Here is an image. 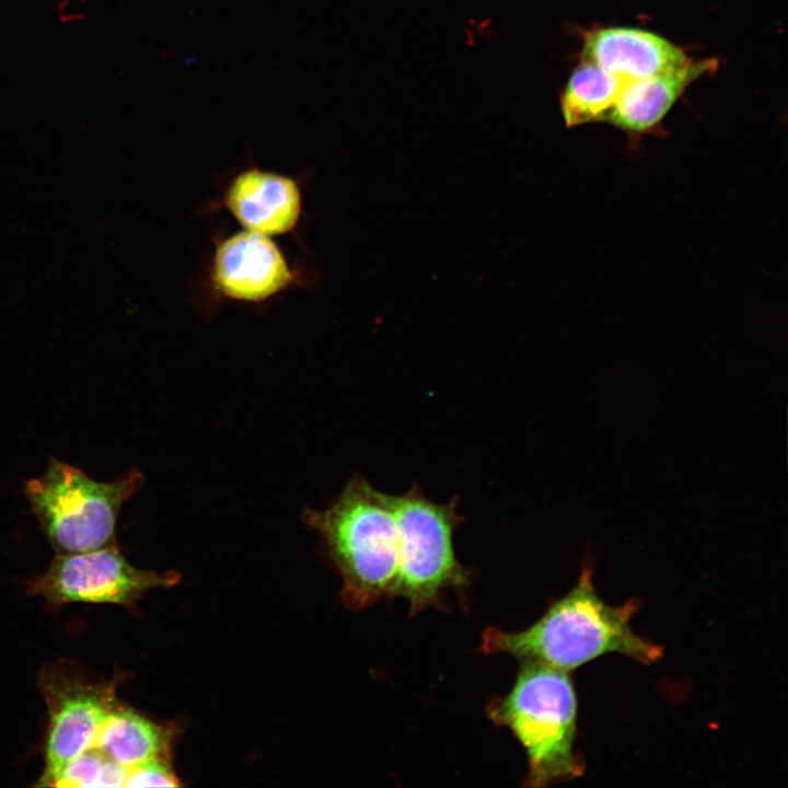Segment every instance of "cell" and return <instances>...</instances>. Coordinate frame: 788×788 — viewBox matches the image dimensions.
I'll return each mask as SVG.
<instances>
[{
    "mask_svg": "<svg viewBox=\"0 0 788 788\" xmlns=\"http://www.w3.org/2000/svg\"><path fill=\"white\" fill-rule=\"evenodd\" d=\"M630 599L622 605L605 603L592 582V563L587 554L577 584L553 603L544 615L520 631L488 627L482 649L505 652L521 662L535 661L569 672L607 653H619L642 664L657 662L662 647L637 635L630 626L639 610Z\"/></svg>",
    "mask_w": 788,
    "mask_h": 788,
    "instance_id": "1",
    "label": "cell"
},
{
    "mask_svg": "<svg viewBox=\"0 0 788 788\" xmlns=\"http://www.w3.org/2000/svg\"><path fill=\"white\" fill-rule=\"evenodd\" d=\"M302 520L318 533L338 569L345 604L361 609L391 593L399 558L392 495L356 474L329 507L306 508Z\"/></svg>",
    "mask_w": 788,
    "mask_h": 788,
    "instance_id": "2",
    "label": "cell"
},
{
    "mask_svg": "<svg viewBox=\"0 0 788 788\" xmlns=\"http://www.w3.org/2000/svg\"><path fill=\"white\" fill-rule=\"evenodd\" d=\"M487 711L523 746L528 787H546L583 774L584 763L575 751L578 700L568 672L523 661L511 691L491 700Z\"/></svg>",
    "mask_w": 788,
    "mask_h": 788,
    "instance_id": "3",
    "label": "cell"
},
{
    "mask_svg": "<svg viewBox=\"0 0 788 788\" xmlns=\"http://www.w3.org/2000/svg\"><path fill=\"white\" fill-rule=\"evenodd\" d=\"M136 470L112 483L50 457L45 473L25 484L31 509L56 554H80L115 544L121 506L143 485Z\"/></svg>",
    "mask_w": 788,
    "mask_h": 788,
    "instance_id": "4",
    "label": "cell"
},
{
    "mask_svg": "<svg viewBox=\"0 0 788 788\" xmlns=\"http://www.w3.org/2000/svg\"><path fill=\"white\" fill-rule=\"evenodd\" d=\"M399 530L398 568L391 595L408 601L413 613L438 602L448 588L466 586L468 572L453 547V533L463 522L457 499L437 503L414 486L392 495Z\"/></svg>",
    "mask_w": 788,
    "mask_h": 788,
    "instance_id": "5",
    "label": "cell"
},
{
    "mask_svg": "<svg viewBox=\"0 0 788 788\" xmlns=\"http://www.w3.org/2000/svg\"><path fill=\"white\" fill-rule=\"evenodd\" d=\"M170 570H141L128 563L115 544L80 554H56L47 570L27 582V592L51 605L112 603L134 605L153 588L179 581Z\"/></svg>",
    "mask_w": 788,
    "mask_h": 788,
    "instance_id": "6",
    "label": "cell"
},
{
    "mask_svg": "<svg viewBox=\"0 0 788 788\" xmlns=\"http://www.w3.org/2000/svg\"><path fill=\"white\" fill-rule=\"evenodd\" d=\"M42 688L49 716L45 767L38 783L45 786L65 764L93 749L117 702L107 685L88 682L62 670L43 674Z\"/></svg>",
    "mask_w": 788,
    "mask_h": 788,
    "instance_id": "7",
    "label": "cell"
},
{
    "mask_svg": "<svg viewBox=\"0 0 788 788\" xmlns=\"http://www.w3.org/2000/svg\"><path fill=\"white\" fill-rule=\"evenodd\" d=\"M582 58L625 81L676 72L692 63L681 47L662 36L619 26L589 32Z\"/></svg>",
    "mask_w": 788,
    "mask_h": 788,
    "instance_id": "8",
    "label": "cell"
},
{
    "mask_svg": "<svg viewBox=\"0 0 788 788\" xmlns=\"http://www.w3.org/2000/svg\"><path fill=\"white\" fill-rule=\"evenodd\" d=\"M213 277L228 297L259 301L287 287L289 267L267 235L244 231L222 242L215 255Z\"/></svg>",
    "mask_w": 788,
    "mask_h": 788,
    "instance_id": "9",
    "label": "cell"
},
{
    "mask_svg": "<svg viewBox=\"0 0 788 788\" xmlns=\"http://www.w3.org/2000/svg\"><path fill=\"white\" fill-rule=\"evenodd\" d=\"M225 204L246 230L267 236L294 228L301 210L294 181L259 170L236 176L228 188Z\"/></svg>",
    "mask_w": 788,
    "mask_h": 788,
    "instance_id": "10",
    "label": "cell"
},
{
    "mask_svg": "<svg viewBox=\"0 0 788 788\" xmlns=\"http://www.w3.org/2000/svg\"><path fill=\"white\" fill-rule=\"evenodd\" d=\"M712 61L690 63L665 74L626 81L605 121L629 134L653 130L685 89L711 68Z\"/></svg>",
    "mask_w": 788,
    "mask_h": 788,
    "instance_id": "11",
    "label": "cell"
},
{
    "mask_svg": "<svg viewBox=\"0 0 788 788\" xmlns=\"http://www.w3.org/2000/svg\"><path fill=\"white\" fill-rule=\"evenodd\" d=\"M170 733L137 711L118 703L104 721L93 749L125 768L165 758Z\"/></svg>",
    "mask_w": 788,
    "mask_h": 788,
    "instance_id": "12",
    "label": "cell"
},
{
    "mask_svg": "<svg viewBox=\"0 0 788 788\" xmlns=\"http://www.w3.org/2000/svg\"><path fill=\"white\" fill-rule=\"evenodd\" d=\"M626 81L605 69L582 61L560 94V109L568 127L605 121Z\"/></svg>",
    "mask_w": 788,
    "mask_h": 788,
    "instance_id": "13",
    "label": "cell"
},
{
    "mask_svg": "<svg viewBox=\"0 0 788 788\" xmlns=\"http://www.w3.org/2000/svg\"><path fill=\"white\" fill-rule=\"evenodd\" d=\"M127 768L90 749L65 764L45 786L125 787Z\"/></svg>",
    "mask_w": 788,
    "mask_h": 788,
    "instance_id": "14",
    "label": "cell"
},
{
    "mask_svg": "<svg viewBox=\"0 0 788 788\" xmlns=\"http://www.w3.org/2000/svg\"><path fill=\"white\" fill-rule=\"evenodd\" d=\"M181 786L165 758H157L127 769L125 787Z\"/></svg>",
    "mask_w": 788,
    "mask_h": 788,
    "instance_id": "15",
    "label": "cell"
},
{
    "mask_svg": "<svg viewBox=\"0 0 788 788\" xmlns=\"http://www.w3.org/2000/svg\"><path fill=\"white\" fill-rule=\"evenodd\" d=\"M88 0H60L57 15L62 23L80 22L86 18L83 11Z\"/></svg>",
    "mask_w": 788,
    "mask_h": 788,
    "instance_id": "16",
    "label": "cell"
}]
</instances>
